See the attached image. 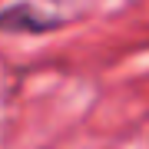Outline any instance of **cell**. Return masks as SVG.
Segmentation results:
<instances>
[{
  "label": "cell",
  "mask_w": 149,
  "mask_h": 149,
  "mask_svg": "<svg viewBox=\"0 0 149 149\" xmlns=\"http://www.w3.org/2000/svg\"><path fill=\"white\" fill-rule=\"evenodd\" d=\"M63 27V17H53V13H43L40 7L33 3H10L0 10V33H50V30H60Z\"/></svg>",
  "instance_id": "cell-1"
}]
</instances>
